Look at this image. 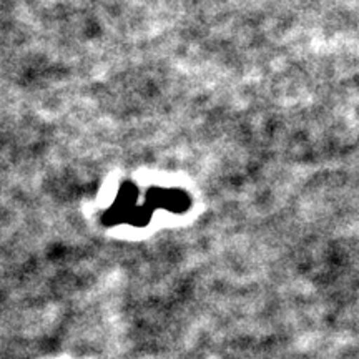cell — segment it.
<instances>
[{
  "label": "cell",
  "instance_id": "1",
  "mask_svg": "<svg viewBox=\"0 0 359 359\" xmlns=\"http://www.w3.org/2000/svg\"><path fill=\"white\" fill-rule=\"evenodd\" d=\"M148 206H161V208L173 210V212H183L188 208L190 201L183 191L177 190H150L148 193Z\"/></svg>",
  "mask_w": 359,
  "mask_h": 359
}]
</instances>
